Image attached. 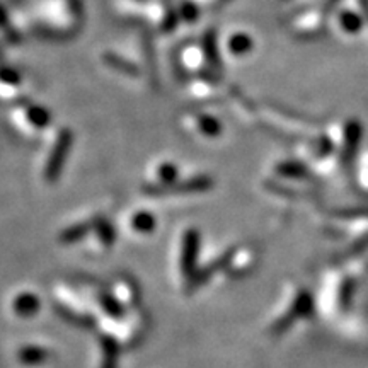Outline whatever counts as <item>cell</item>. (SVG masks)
Returning a JSON list of instances; mask_svg holds the SVG:
<instances>
[{
  "instance_id": "5b68a950",
  "label": "cell",
  "mask_w": 368,
  "mask_h": 368,
  "mask_svg": "<svg viewBox=\"0 0 368 368\" xmlns=\"http://www.w3.org/2000/svg\"><path fill=\"white\" fill-rule=\"evenodd\" d=\"M101 305H103V309L106 311L110 316H115V317H119L122 316V305H119L118 300H115V298L108 297V295H101Z\"/></svg>"
},
{
  "instance_id": "7a4b0ae2",
  "label": "cell",
  "mask_w": 368,
  "mask_h": 368,
  "mask_svg": "<svg viewBox=\"0 0 368 368\" xmlns=\"http://www.w3.org/2000/svg\"><path fill=\"white\" fill-rule=\"evenodd\" d=\"M14 311L21 317H31L40 311V300L33 293H22L14 300Z\"/></svg>"
},
{
  "instance_id": "6da1fadb",
  "label": "cell",
  "mask_w": 368,
  "mask_h": 368,
  "mask_svg": "<svg viewBox=\"0 0 368 368\" xmlns=\"http://www.w3.org/2000/svg\"><path fill=\"white\" fill-rule=\"evenodd\" d=\"M312 314V300L311 297L307 295L305 292H300L298 293V297L293 300L292 307H290V311L285 314L284 317H281L280 321H278L277 324H274L273 331L274 332H281L285 331L286 326H288L290 323H293V321L298 319V317H305V316H311Z\"/></svg>"
},
{
  "instance_id": "277c9868",
  "label": "cell",
  "mask_w": 368,
  "mask_h": 368,
  "mask_svg": "<svg viewBox=\"0 0 368 368\" xmlns=\"http://www.w3.org/2000/svg\"><path fill=\"white\" fill-rule=\"evenodd\" d=\"M103 368H116V365H118V348H116V343L111 338H103Z\"/></svg>"
},
{
  "instance_id": "3957f363",
  "label": "cell",
  "mask_w": 368,
  "mask_h": 368,
  "mask_svg": "<svg viewBox=\"0 0 368 368\" xmlns=\"http://www.w3.org/2000/svg\"><path fill=\"white\" fill-rule=\"evenodd\" d=\"M46 353L43 348H38V346H26L22 348L21 353H19V358H21L22 363H26V365H38V363H43L46 360Z\"/></svg>"
}]
</instances>
